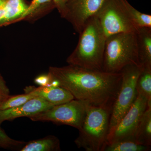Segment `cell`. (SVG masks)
<instances>
[{
	"instance_id": "6da1fadb",
	"label": "cell",
	"mask_w": 151,
	"mask_h": 151,
	"mask_svg": "<svg viewBox=\"0 0 151 151\" xmlns=\"http://www.w3.org/2000/svg\"><path fill=\"white\" fill-rule=\"evenodd\" d=\"M50 81L72 94L74 99L111 111L122 80V72L87 69L68 64L49 68Z\"/></svg>"
},
{
	"instance_id": "7a4b0ae2",
	"label": "cell",
	"mask_w": 151,
	"mask_h": 151,
	"mask_svg": "<svg viewBox=\"0 0 151 151\" xmlns=\"http://www.w3.org/2000/svg\"><path fill=\"white\" fill-rule=\"evenodd\" d=\"M79 34L77 46L66 62L87 69L102 70L107 37L96 16L89 20Z\"/></svg>"
},
{
	"instance_id": "3957f363",
	"label": "cell",
	"mask_w": 151,
	"mask_h": 151,
	"mask_svg": "<svg viewBox=\"0 0 151 151\" xmlns=\"http://www.w3.org/2000/svg\"><path fill=\"white\" fill-rule=\"evenodd\" d=\"M111 111L89 105L78 136L74 141L78 148L103 151L107 145Z\"/></svg>"
},
{
	"instance_id": "277c9868",
	"label": "cell",
	"mask_w": 151,
	"mask_h": 151,
	"mask_svg": "<svg viewBox=\"0 0 151 151\" xmlns=\"http://www.w3.org/2000/svg\"><path fill=\"white\" fill-rule=\"evenodd\" d=\"M131 65L141 66L138 57L136 32L120 33L107 37L102 70L119 73L124 67Z\"/></svg>"
},
{
	"instance_id": "5b68a950",
	"label": "cell",
	"mask_w": 151,
	"mask_h": 151,
	"mask_svg": "<svg viewBox=\"0 0 151 151\" xmlns=\"http://www.w3.org/2000/svg\"><path fill=\"white\" fill-rule=\"evenodd\" d=\"M142 69L140 65H131L124 67L121 71L122 82L111 109L108 140L137 98V80Z\"/></svg>"
},
{
	"instance_id": "8992f818",
	"label": "cell",
	"mask_w": 151,
	"mask_h": 151,
	"mask_svg": "<svg viewBox=\"0 0 151 151\" xmlns=\"http://www.w3.org/2000/svg\"><path fill=\"white\" fill-rule=\"evenodd\" d=\"M127 0H106L96 17L106 37L137 29L127 12Z\"/></svg>"
},
{
	"instance_id": "52a82bcc",
	"label": "cell",
	"mask_w": 151,
	"mask_h": 151,
	"mask_svg": "<svg viewBox=\"0 0 151 151\" xmlns=\"http://www.w3.org/2000/svg\"><path fill=\"white\" fill-rule=\"evenodd\" d=\"M89 105L85 101L74 99L55 105L29 118L33 122H52L68 125L78 130L84 121Z\"/></svg>"
},
{
	"instance_id": "ba28073f",
	"label": "cell",
	"mask_w": 151,
	"mask_h": 151,
	"mask_svg": "<svg viewBox=\"0 0 151 151\" xmlns=\"http://www.w3.org/2000/svg\"><path fill=\"white\" fill-rule=\"evenodd\" d=\"M149 103H149L145 97L137 94L134 102L108 138L107 145L122 140L135 139V134L141 117Z\"/></svg>"
},
{
	"instance_id": "9c48e42d",
	"label": "cell",
	"mask_w": 151,
	"mask_h": 151,
	"mask_svg": "<svg viewBox=\"0 0 151 151\" xmlns=\"http://www.w3.org/2000/svg\"><path fill=\"white\" fill-rule=\"evenodd\" d=\"M106 0H68L64 19L80 33L89 20L95 17Z\"/></svg>"
},
{
	"instance_id": "30bf717a",
	"label": "cell",
	"mask_w": 151,
	"mask_h": 151,
	"mask_svg": "<svg viewBox=\"0 0 151 151\" xmlns=\"http://www.w3.org/2000/svg\"><path fill=\"white\" fill-rule=\"evenodd\" d=\"M54 105L40 97L32 98L22 105L0 110V126L5 121H11L21 117H29L46 111Z\"/></svg>"
},
{
	"instance_id": "8fae6325",
	"label": "cell",
	"mask_w": 151,
	"mask_h": 151,
	"mask_svg": "<svg viewBox=\"0 0 151 151\" xmlns=\"http://www.w3.org/2000/svg\"><path fill=\"white\" fill-rule=\"evenodd\" d=\"M24 90L25 93H29L35 97H40L54 106L67 103L74 99L72 94L66 89L50 84L38 87L27 86Z\"/></svg>"
},
{
	"instance_id": "7c38bea8",
	"label": "cell",
	"mask_w": 151,
	"mask_h": 151,
	"mask_svg": "<svg viewBox=\"0 0 151 151\" xmlns=\"http://www.w3.org/2000/svg\"><path fill=\"white\" fill-rule=\"evenodd\" d=\"M136 33L140 64L142 67H151V28H139Z\"/></svg>"
},
{
	"instance_id": "4fadbf2b",
	"label": "cell",
	"mask_w": 151,
	"mask_h": 151,
	"mask_svg": "<svg viewBox=\"0 0 151 151\" xmlns=\"http://www.w3.org/2000/svg\"><path fill=\"white\" fill-rule=\"evenodd\" d=\"M134 139L141 145L151 146V103L148 104L141 117Z\"/></svg>"
},
{
	"instance_id": "5bb4252c",
	"label": "cell",
	"mask_w": 151,
	"mask_h": 151,
	"mask_svg": "<svg viewBox=\"0 0 151 151\" xmlns=\"http://www.w3.org/2000/svg\"><path fill=\"white\" fill-rule=\"evenodd\" d=\"M60 142L55 136L50 135L42 139L26 142L20 151H59Z\"/></svg>"
},
{
	"instance_id": "9a60e30c",
	"label": "cell",
	"mask_w": 151,
	"mask_h": 151,
	"mask_svg": "<svg viewBox=\"0 0 151 151\" xmlns=\"http://www.w3.org/2000/svg\"><path fill=\"white\" fill-rule=\"evenodd\" d=\"M28 6L23 0H7L5 6V13L0 22V26L21 18Z\"/></svg>"
},
{
	"instance_id": "2e32d148",
	"label": "cell",
	"mask_w": 151,
	"mask_h": 151,
	"mask_svg": "<svg viewBox=\"0 0 151 151\" xmlns=\"http://www.w3.org/2000/svg\"><path fill=\"white\" fill-rule=\"evenodd\" d=\"M151 146L141 145L134 139H127L107 144L103 151H149Z\"/></svg>"
},
{
	"instance_id": "e0dca14e",
	"label": "cell",
	"mask_w": 151,
	"mask_h": 151,
	"mask_svg": "<svg viewBox=\"0 0 151 151\" xmlns=\"http://www.w3.org/2000/svg\"><path fill=\"white\" fill-rule=\"evenodd\" d=\"M137 91L151 103V67H142L137 80Z\"/></svg>"
},
{
	"instance_id": "ac0fdd59",
	"label": "cell",
	"mask_w": 151,
	"mask_h": 151,
	"mask_svg": "<svg viewBox=\"0 0 151 151\" xmlns=\"http://www.w3.org/2000/svg\"><path fill=\"white\" fill-rule=\"evenodd\" d=\"M126 6L129 15L137 29L142 27L151 28V15L143 13L136 9L127 0Z\"/></svg>"
},
{
	"instance_id": "d6986e66",
	"label": "cell",
	"mask_w": 151,
	"mask_h": 151,
	"mask_svg": "<svg viewBox=\"0 0 151 151\" xmlns=\"http://www.w3.org/2000/svg\"><path fill=\"white\" fill-rule=\"evenodd\" d=\"M26 142L16 140L10 137L0 127V148L20 150Z\"/></svg>"
},
{
	"instance_id": "ffe728a7",
	"label": "cell",
	"mask_w": 151,
	"mask_h": 151,
	"mask_svg": "<svg viewBox=\"0 0 151 151\" xmlns=\"http://www.w3.org/2000/svg\"><path fill=\"white\" fill-rule=\"evenodd\" d=\"M35 97H36L29 93H25L24 94L14 96L11 95L0 107V110H4L19 106Z\"/></svg>"
},
{
	"instance_id": "44dd1931",
	"label": "cell",
	"mask_w": 151,
	"mask_h": 151,
	"mask_svg": "<svg viewBox=\"0 0 151 151\" xmlns=\"http://www.w3.org/2000/svg\"><path fill=\"white\" fill-rule=\"evenodd\" d=\"M52 0H32L29 5L25 11L20 19L24 18L34 14L42 8L46 6L47 5L53 3Z\"/></svg>"
},
{
	"instance_id": "7402d4cb",
	"label": "cell",
	"mask_w": 151,
	"mask_h": 151,
	"mask_svg": "<svg viewBox=\"0 0 151 151\" xmlns=\"http://www.w3.org/2000/svg\"><path fill=\"white\" fill-rule=\"evenodd\" d=\"M6 81L0 73V107L11 96Z\"/></svg>"
},
{
	"instance_id": "603a6c76",
	"label": "cell",
	"mask_w": 151,
	"mask_h": 151,
	"mask_svg": "<svg viewBox=\"0 0 151 151\" xmlns=\"http://www.w3.org/2000/svg\"><path fill=\"white\" fill-rule=\"evenodd\" d=\"M61 17L64 18L66 13V4L68 0H52Z\"/></svg>"
},
{
	"instance_id": "cb8c5ba5",
	"label": "cell",
	"mask_w": 151,
	"mask_h": 151,
	"mask_svg": "<svg viewBox=\"0 0 151 151\" xmlns=\"http://www.w3.org/2000/svg\"><path fill=\"white\" fill-rule=\"evenodd\" d=\"M35 82L40 86H46L50 84V78L47 74L41 75L35 78Z\"/></svg>"
},
{
	"instance_id": "d4e9b609",
	"label": "cell",
	"mask_w": 151,
	"mask_h": 151,
	"mask_svg": "<svg viewBox=\"0 0 151 151\" xmlns=\"http://www.w3.org/2000/svg\"><path fill=\"white\" fill-rule=\"evenodd\" d=\"M7 1V0H0V9L5 5Z\"/></svg>"
}]
</instances>
